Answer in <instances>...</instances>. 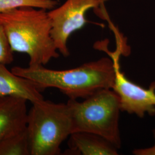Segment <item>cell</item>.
Instances as JSON below:
<instances>
[{
  "instance_id": "obj_11",
  "label": "cell",
  "mask_w": 155,
  "mask_h": 155,
  "mask_svg": "<svg viewBox=\"0 0 155 155\" xmlns=\"http://www.w3.org/2000/svg\"><path fill=\"white\" fill-rule=\"evenodd\" d=\"M58 4L56 0H0V13L26 7L52 10Z\"/></svg>"
},
{
  "instance_id": "obj_7",
  "label": "cell",
  "mask_w": 155,
  "mask_h": 155,
  "mask_svg": "<svg viewBox=\"0 0 155 155\" xmlns=\"http://www.w3.org/2000/svg\"><path fill=\"white\" fill-rule=\"evenodd\" d=\"M41 91L32 81L9 70L0 64V97H10L25 100L32 104L45 100Z\"/></svg>"
},
{
  "instance_id": "obj_3",
  "label": "cell",
  "mask_w": 155,
  "mask_h": 155,
  "mask_svg": "<svg viewBox=\"0 0 155 155\" xmlns=\"http://www.w3.org/2000/svg\"><path fill=\"white\" fill-rule=\"evenodd\" d=\"M26 129L30 155H60L62 143L73 133L69 106L45 100L33 104Z\"/></svg>"
},
{
  "instance_id": "obj_4",
  "label": "cell",
  "mask_w": 155,
  "mask_h": 155,
  "mask_svg": "<svg viewBox=\"0 0 155 155\" xmlns=\"http://www.w3.org/2000/svg\"><path fill=\"white\" fill-rule=\"evenodd\" d=\"M67 104L71 111L73 133H94L118 149L121 148L119 120L121 109L119 97L113 89L101 90L82 102L69 99Z\"/></svg>"
},
{
  "instance_id": "obj_12",
  "label": "cell",
  "mask_w": 155,
  "mask_h": 155,
  "mask_svg": "<svg viewBox=\"0 0 155 155\" xmlns=\"http://www.w3.org/2000/svg\"><path fill=\"white\" fill-rule=\"evenodd\" d=\"M14 60L13 52L9 45L5 31L0 22V64H8Z\"/></svg>"
},
{
  "instance_id": "obj_9",
  "label": "cell",
  "mask_w": 155,
  "mask_h": 155,
  "mask_svg": "<svg viewBox=\"0 0 155 155\" xmlns=\"http://www.w3.org/2000/svg\"><path fill=\"white\" fill-rule=\"evenodd\" d=\"M68 155H117L118 148L107 140L94 133L77 132L70 136Z\"/></svg>"
},
{
  "instance_id": "obj_5",
  "label": "cell",
  "mask_w": 155,
  "mask_h": 155,
  "mask_svg": "<svg viewBox=\"0 0 155 155\" xmlns=\"http://www.w3.org/2000/svg\"><path fill=\"white\" fill-rule=\"evenodd\" d=\"M106 1L66 0L63 5L48 12L51 23V36L62 55H70L68 40L72 33L85 25L86 12L103 5Z\"/></svg>"
},
{
  "instance_id": "obj_13",
  "label": "cell",
  "mask_w": 155,
  "mask_h": 155,
  "mask_svg": "<svg viewBox=\"0 0 155 155\" xmlns=\"http://www.w3.org/2000/svg\"><path fill=\"white\" fill-rule=\"evenodd\" d=\"M155 138V130L153 132ZM133 153L136 155H155V145L150 148L146 149H136L133 150Z\"/></svg>"
},
{
  "instance_id": "obj_8",
  "label": "cell",
  "mask_w": 155,
  "mask_h": 155,
  "mask_svg": "<svg viewBox=\"0 0 155 155\" xmlns=\"http://www.w3.org/2000/svg\"><path fill=\"white\" fill-rule=\"evenodd\" d=\"M27 101L10 97H0V141L26 127Z\"/></svg>"
},
{
  "instance_id": "obj_6",
  "label": "cell",
  "mask_w": 155,
  "mask_h": 155,
  "mask_svg": "<svg viewBox=\"0 0 155 155\" xmlns=\"http://www.w3.org/2000/svg\"><path fill=\"white\" fill-rule=\"evenodd\" d=\"M116 58V76L112 89L119 97L121 111L135 114L143 118L146 113L155 116V82L148 89L144 88L127 79L121 71Z\"/></svg>"
},
{
  "instance_id": "obj_10",
  "label": "cell",
  "mask_w": 155,
  "mask_h": 155,
  "mask_svg": "<svg viewBox=\"0 0 155 155\" xmlns=\"http://www.w3.org/2000/svg\"><path fill=\"white\" fill-rule=\"evenodd\" d=\"M0 155H30L26 127L0 141Z\"/></svg>"
},
{
  "instance_id": "obj_1",
  "label": "cell",
  "mask_w": 155,
  "mask_h": 155,
  "mask_svg": "<svg viewBox=\"0 0 155 155\" xmlns=\"http://www.w3.org/2000/svg\"><path fill=\"white\" fill-rule=\"evenodd\" d=\"M86 63L77 68L55 70L44 66L14 67L12 71L27 78L40 91L58 89L69 99H85L101 90L112 89L116 76V55Z\"/></svg>"
},
{
  "instance_id": "obj_2",
  "label": "cell",
  "mask_w": 155,
  "mask_h": 155,
  "mask_svg": "<svg viewBox=\"0 0 155 155\" xmlns=\"http://www.w3.org/2000/svg\"><path fill=\"white\" fill-rule=\"evenodd\" d=\"M0 22L12 51L27 54L29 66H45L59 56L51 36V23L46 10L17 8L0 13Z\"/></svg>"
}]
</instances>
